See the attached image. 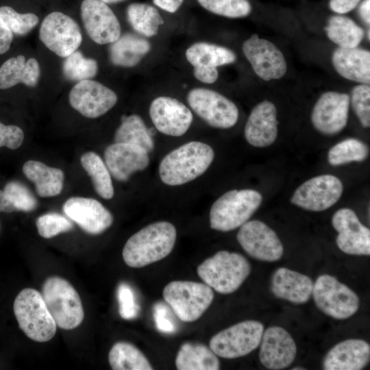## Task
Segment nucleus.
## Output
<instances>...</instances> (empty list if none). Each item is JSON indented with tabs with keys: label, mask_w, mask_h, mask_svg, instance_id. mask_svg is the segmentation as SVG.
<instances>
[{
	"label": "nucleus",
	"mask_w": 370,
	"mask_h": 370,
	"mask_svg": "<svg viewBox=\"0 0 370 370\" xmlns=\"http://www.w3.org/2000/svg\"><path fill=\"white\" fill-rule=\"evenodd\" d=\"M176 237V229L172 223H151L127 241L122 252L123 260L132 268H142L158 262L170 254Z\"/></svg>",
	"instance_id": "nucleus-1"
},
{
	"label": "nucleus",
	"mask_w": 370,
	"mask_h": 370,
	"mask_svg": "<svg viewBox=\"0 0 370 370\" xmlns=\"http://www.w3.org/2000/svg\"><path fill=\"white\" fill-rule=\"evenodd\" d=\"M214 158L213 149L199 141H190L167 153L160 161L161 181L169 186L186 184L204 173Z\"/></svg>",
	"instance_id": "nucleus-2"
},
{
	"label": "nucleus",
	"mask_w": 370,
	"mask_h": 370,
	"mask_svg": "<svg viewBox=\"0 0 370 370\" xmlns=\"http://www.w3.org/2000/svg\"><path fill=\"white\" fill-rule=\"evenodd\" d=\"M251 272V265L241 254L219 251L206 259L197 269L205 284L221 294L238 290Z\"/></svg>",
	"instance_id": "nucleus-3"
},
{
	"label": "nucleus",
	"mask_w": 370,
	"mask_h": 370,
	"mask_svg": "<svg viewBox=\"0 0 370 370\" xmlns=\"http://www.w3.org/2000/svg\"><path fill=\"white\" fill-rule=\"evenodd\" d=\"M262 201V195L253 189H234L225 193L211 206L210 227L221 232L240 227L248 221Z\"/></svg>",
	"instance_id": "nucleus-4"
},
{
	"label": "nucleus",
	"mask_w": 370,
	"mask_h": 370,
	"mask_svg": "<svg viewBox=\"0 0 370 370\" xmlns=\"http://www.w3.org/2000/svg\"><path fill=\"white\" fill-rule=\"evenodd\" d=\"M13 310L20 329L30 339L42 343L55 336L56 323L37 290L23 289L14 299Z\"/></svg>",
	"instance_id": "nucleus-5"
},
{
	"label": "nucleus",
	"mask_w": 370,
	"mask_h": 370,
	"mask_svg": "<svg viewBox=\"0 0 370 370\" xmlns=\"http://www.w3.org/2000/svg\"><path fill=\"white\" fill-rule=\"evenodd\" d=\"M41 295L60 328L73 330L82 323L84 312L81 299L66 280L59 276L48 278L42 284Z\"/></svg>",
	"instance_id": "nucleus-6"
},
{
	"label": "nucleus",
	"mask_w": 370,
	"mask_h": 370,
	"mask_svg": "<svg viewBox=\"0 0 370 370\" xmlns=\"http://www.w3.org/2000/svg\"><path fill=\"white\" fill-rule=\"evenodd\" d=\"M163 297L175 314L184 322L199 319L214 299V292L205 283L175 280L163 289Z\"/></svg>",
	"instance_id": "nucleus-7"
},
{
	"label": "nucleus",
	"mask_w": 370,
	"mask_h": 370,
	"mask_svg": "<svg viewBox=\"0 0 370 370\" xmlns=\"http://www.w3.org/2000/svg\"><path fill=\"white\" fill-rule=\"evenodd\" d=\"M312 295L317 307L336 319L352 317L360 306L359 297L351 288L328 274L318 277Z\"/></svg>",
	"instance_id": "nucleus-8"
},
{
	"label": "nucleus",
	"mask_w": 370,
	"mask_h": 370,
	"mask_svg": "<svg viewBox=\"0 0 370 370\" xmlns=\"http://www.w3.org/2000/svg\"><path fill=\"white\" fill-rule=\"evenodd\" d=\"M263 332L262 323L254 320L244 321L213 336L209 347L217 356L221 358L243 357L260 345Z\"/></svg>",
	"instance_id": "nucleus-9"
},
{
	"label": "nucleus",
	"mask_w": 370,
	"mask_h": 370,
	"mask_svg": "<svg viewBox=\"0 0 370 370\" xmlns=\"http://www.w3.org/2000/svg\"><path fill=\"white\" fill-rule=\"evenodd\" d=\"M186 99L192 110L211 127L227 129L237 123V106L214 90L195 88L188 92Z\"/></svg>",
	"instance_id": "nucleus-10"
},
{
	"label": "nucleus",
	"mask_w": 370,
	"mask_h": 370,
	"mask_svg": "<svg viewBox=\"0 0 370 370\" xmlns=\"http://www.w3.org/2000/svg\"><path fill=\"white\" fill-rule=\"evenodd\" d=\"M39 38L50 51L62 58L75 51L82 41L77 22L60 12H53L43 19Z\"/></svg>",
	"instance_id": "nucleus-11"
},
{
	"label": "nucleus",
	"mask_w": 370,
	"mask_h": 370,
	"mask_svg": "<svg viewBox=\"0 0 370 370\" xmlns=\"http://www.w3.org/2000/svg\"><path fill=\"white\" fill-rule=\"evenodd\" d=\"M343 191L342 182L337 177L321 175L306 181L294 192L291 202L303 209L320 212L334 205Z\"/></svg>",
	"instance_id": "nucleus-12"
},
{
	"label": "nucleus",
	"mask_w": 370,
	"mask_h": 370,
	"mask_svg": "<svg viewBox=\"0 0 370 370\" xmlns=\"http://www.w3.org/2000/svg\"><path fill=\"white\" fill-rule=\"evenodd\" d=\"M236 239L251 257L265 262L279 260L284 247L277 234L267 224L252 220L240 227Z\"/></svg>",
	"instance_id": "nucleus-13"
},
{
	"label": "nucleus",
	"mask_w": 370,
	"mask_h": 370,
	"mask_svg": "<svg viewBox=\"0 0 370 370\" xmlns=\"http://www.w3.org/2000/svg\"><path fill=\"white\" fill-rule=\"evenodd\" d=\"M243 52L256 74L264 81L282 78L287 66L282 51L271 42L253 34L242 45Z\"/></svg>",
	"instance_id": "nucleus-14"
},
{
	"label": "nucleus",
	"mask_w": 370,
	"mask_h": 370,
	"mask_svg": "<svg viewBox=\"0 0 370 370\" xmlns=\"http://www.w3.org/2000/svg\"><path fill=\"white\" fill-rule=\"evenodd\" d=\"M117 100V95L112 90L91 79L79 82L69 95L71 107L90 119L106 114L116 105Z\"/></svg>",
	"instance_id": "nucleus-15"
},
{
	"label": "nucleus",
	"mask_w": 370,
	"mask_h": 370,
	"mask_svg": "<svg viewBox=\"0 0 370 370\" xmlns=\"http://www.w3.org/2000/svg\"><path fill=\"white\" fill-rule=\"evenodd\" d=\"M185 55L194 68L195 77L204 84L217 81L218 66L232 64L236 60V56L232 50L205 42L194 43L186 49Z\"/></svg>",
	"instance_id": "nucleus-16"
},
{
	"label": "nucleus",
	"mask_w": 370,
	"mask_h": 370,
	"mask_svg": "<svg viewBox=\"0 0 370 370\" xmlns=\"http://www.w3.org/2000/svg\"><path fill=\"white\" fill-rule=\"evenodd\" d=\"M332 224L338 232L336 242L342 251L350 255H370V230L354 210L339 209L332 216Z\"/></svg>",
	"instance_id": "nucleus-17"
},
{
	"label": "nucleus",
	"mask_w": 370,
	"mask_h": 370,
	"mask_svg": "<svg viewBox=\"0 0 370 370\" xmlns=\"http://www.w3.org/2000/svg\"><path fill=\"white\" fill-rule=\"evenodd\" d=\"M80 10L85 30L95 42L110 44L119 38L120 23L106 3L100 0H83Z\"/></svg>",
	"instance_id": "nucleus-18"
},
{
	"label": "nucleus",
	"mask_w": 370,
	"mask_h": 370,
	"mask_svg": "<svg viewBox=\"0 0 370 370\" xmlns=\"http://www.w3.org/2000/svg\"><path fill=\"white\" fill-rule=\"evenodd\" d=\"M350 105V97L345 93L329 91L316 102L311 114L314 128L325 135H334L346 126Z\"/></svg>",
	"instance_id": "nucleus-19"
},
{
	"label": "nucleus",
	"mask_w": 370,
	"mask_h": 370,
	"mask_svg": "<svg viewBox=\"0 0 370 370\" xmlns=\"http://www.w3.org/2000/svg\"><path fill=\"white\" fill-rule=\"evenodd\" d=\"M149 116L160 132L171 136L184 135L193 119L191 111L182 102L166 96L158 97L151 101Z\"/></svg>",
	"instance_id": "nucleus-20"
},
{
	"label": "nucleus",
	"mask_w": 370,
	"mask_h": 370,
	"mask_svg": "<svg viewBox=\"0 0 370 370\" xmlns=\"http://www.w3.org/2000/svg\"><path fill=\"white\" fill-rule=\"evenodd\" d=\"M260 344V360L269 369H285L295 358L297 347L295 341L282 327L268 328L263 332Z\"/></svg>",
	"instance_id": "nucleus-21"
},
{
	"label": "nucleus",
	"mask_w": 370,
	"mask_h": 370,
	"mask_svg": "<svg viewBox=\"0 0 370 370\" xmlns=\"http://www.w3.org/2000/svg\"><path fill=\"white\" fill-rule=\"evenodd\" d=\"M62 208L71 219L90 234H101L113 223L111 212L92 198L71 197L66 201Z\"/></svg>",
	"instance_id": "nucleus-22"
},
{
	"label": "nucleus",
	"mask_w": 370,
	"mask_h": 370,
	"mask_svg": "<svg viewBox=\"0 0 370 370\" xmlns=\"http://www.w3.org/2000/svg\"><path fill=\"white\" fill-rule=\"evenodd\" d=\"M105 164L111 175L118 181H127L135 172L149 164V153L143 148L128 143H114L104 151Z\"/></svg>",
	"instance_id": "nucleus-23"
},
{
	"label": "nucleus",
	"mask_w": 370,
	"mask_h": 370,
	"mask_svg": "<svg viewBox=\"0 0 370 370\" xmlns=\"http://www.w3.org/2000/svg\"><path fill=\"white\" fill-rule=\"evenodd\" d=\"M278 121L275 105L263 101L251 110L245 126L246 140L256 147L272 145L278 136Z\"/></svg>",
	"instance_id": "nucleus-24"
},
{
	"label": "nucleus",
	"mask_w": 370,
	"mask_h": 370,
	"mask_svg": "<svg viewBox=\"0 0 370 370\" xmlns=\"http://www.w3.org/2000/svg\"><path fill=\"white\" fill-rule=\"evenodd\" d=\"M370 346L362 339H347L330 349L323 360L325 370H360L369 363Z\"/></svg>",
	"instance_id": "nucleus-25"
},
{
	"label": "nucleus",
	"mask_w": 370,
	"mask_h": 370,
	"mask_svg": "<svg viewBox=\"0 0 370 370\" xmlns=\"http://www.w3.org/2000/svg\"><path fill=\"white\" fill-rule=\"evenodd\" d=\"M313 285L308 275L285 267L275 270L271 280V290L276 297L297 304L309 300Z\"/></svg>",
	"instance_id": "nucleus-26"
},
{
	"label": "nucleus",
	"mask_w": 370,
	"mask_h": 370,
	"mask_svg": "<svg viewBox=\"0 0 370 370\" xmlns=\"http://www.w3.org/2000/svg\"><path fill=\"white\" fill-rule=\"evenodd\" d=\"M332 64L343 77L361 84L370 83V52L355 48L336 49L332 54Z\"/></svg>",
	"instance_id": "nucleus-27"
},
{
	"label": "nucleus",
	"mask_w": 370,
	"mask_h": 370,
	"mask_svg": "<svg viewBox=\"0 0 370 370\" xmlns=\"http://www.w3.org/2000/svg\"><path fill=\"white\" fill-rule=\"evenodd\" d=\"M40 75V65L35 58L26 60L22 55L12 57L0 67V89H8L19 83L34 87L38 82Z\"/></svg>",
	"instance_id": "nucleus-28"
},
{
	"label": "nucleus",
	"mask_w": 370,
	"mask_h": 370,
	"mask_svg": "<svg viewBox=\"0 0 370 370\" xmlns=\"http://www.w3.org/2000/svg\"><path fill=\"white\" fill-rule=\"evenodd\" d=\"M22 169L25 176L34 184L39 197H51L61 193L64 179L61 169L36 160L25 162Z\"/></svg>",
	"instance_id": "nucleus-29"
},
{
	"label": "nucleus",
	"mask_w": 370,
	"mask_h": 370,
	"mask_svg": "<svg viewBox=\"0 0 370 370\" xmlns=\"http://www.w3.org/2000/svg\"><path fill=\"white\" fill-rule=\"evenodd\" d=\"M150 49L151 45L145 38L125 33L110 43V60L115 66L132 67L137 65Z\"/></svg>",
	"instance_id": "nucleus-30"
},
{
	"label": "nucleus",
	"mask_w": 370,
	"mask_h": 370,
	"mask_svg": "<svg viewBox=\"0 0 370 370\" xmlns=\"http://www.w3.org/2000/svg\"><path fill=\"white\" fill-rule=\"evenodd\" d=\"M178 370H218L219 360L214 352L206 345L187 342L182 345L175 358Z\"/></svg>",
	"instance_id": "nucleus-31"
},
{
	"label": "nucleus",
	"mask_w": 370,
	"mask_h": 370,
	"mask_svg": "<svg viewBox=\"0 0 370 370\" xmlns=\"http://www.w3.org/2000/svg\"><path fill=\"white\" fill-rule=\"evenodd\" d=\"M328 38L341 48H355L364 37V30L352 18L343 16H332L325 27Z\"/></svg>",
	"instance_id": "nucleus-32"
},
{
	"label": "nucleus",
	"mask_w": 370,
	"mask_h": 370,
	"mask_svg": "<svg viewBox=\"0 0 370 370\" xmlns=\"http://www.w3.org/2000/svg\"><path fill=\"white\" fill-rule=\"evenodd\" d=\"M114 143L139 146L148 153L154 149V142L143 119L137 114L125 116L115 132Z\"/></svg>",
	"instance_id": "nucleus-33"
},
{
	"label": "nucleus",
	"mask_w": 370,
	"mask_h": 370,
	"mask_svg": "<svg viewBox=\"0 0 370 370\" xmlns=\"http://www.w3.org/2000/svg\"><path fill=\"white\" fill-rule=\"evenodd\" d=\"M108 361L113 370L153 369L143 353L125 341H119L112 345L108 354Z\"/></svg>",
	"instance_id": "nucleus-34"
},
{
	"label": "nucleus",
	"mask_w": 370,
	"mask_h": 370,
	"mask_svg": "<svg viewBox=\"0 0 370 370\" xmlns=\"http://www.w3.org/2000/svg\"><path fill=\"white\" fill-rule=\"evenodd\" d=\"M80 162L90 177L95 192L105 199H112L114 192L111 174L100 156L88 151L81 156Z\"/></svg>",
	"instance_id": "nucleus-35"
},
{
	"label": "nucleus",
	"mask_w": 370,
	"mask_h": 370,
	"mask_svg": "<svg viewBox=\"0 0 370 370\" xmlns=\"http://www.w3.org/2000/svg\"><path fill=\"white\" fill-rule=\"evenodd\" d=\"M127 20L132 27L138 34L153 36L158 32L164 20L158 10L149 4L134 3L127 8Z\"/></svg>",
	"instance_id": "nucleus-36"
},
{
	"label": "nucleus",
	"mask_w": 370,
	"mask_h": 370,
	"mask_svg": "<svg viewBox=\"0 0 370 370\" xmlns=\"http://www.w3.org/2000/svg\"><path fill=\"white\" fill-rule=\"evenodd\" d=\"M36 207L37 200L34 195L19 182H10L0 190V212H30Z\"/></svg>",
	"instance_id": "nucleus-37"
},
{
	"label": "nucleus",
	"mask_w": 370,
	"mask_h": 370,
	"mask_svg": "<svg viewBox=\"0 0 370 370\" xmlns=\"http://www.w3.org/2000/svg\"><path fill=\"white\" fill-rule=\"evenodd\" d=\"M369 151L368 146L362 141L347 138L331 147L328 153V161L332 166L362 162L367 159Z\"/></svg>",
	"instance_id": "nucleus-38"
},
{
	"label": "nucleus",
	"mask_w": 370,
	"mask_h": 370,
	"mask_svg": "<svg viewBox=\"0 0 370 370\" xmlns=\"http://www.w3.org/2000/svg\"><path fill=\"white\" fill-rule=\"evenodd\" d=\"M98 71L97 62L85 58L79 51H75L65 58L62 64L64 76L69 80L80 82L94 77Z\"/></svg>",
	"instance_id": "nucleus-39"
},
{
	"label": "nucleus",
	"mask_w": 370,
	"mask_h": 370,
	"mask_svg": "<svg viewBox=\"0 0 370 370\" xmlns=\"http://www.w3.org/2000/svg\"><path fill=\"white\" fill-rule=\"evenodd\" d=\"M208 11L228 18H242L251 12L248 0H197Z\"/></svg>",
	"instance_id": "nucleus-40"
},
{
	"label": "nucleus",
	"mask_w": 370,
	"mask_h": 370,
	"mask_svg": "<svg viewBox=\"0 0 370 370\" xmlns=\"http://www.w3.org/2000/svg\"><path fill=\"white\" fill-rule=\"evenodd\" d=\"M0 20L13 34L21 36L28 34L39 21L33 13L21 14L7 5L0 7Z\"/></svg>",
	"instance_id": "nucleus-41"
},
{
	"label": "nucleus",
	"mask_w": 370,
	"mask_h": 370,
	"mask_svg": "<svg viewBox=\"0 0 370 370\" xmlns=\"http://www.w3.org/2000/svg\"><path fill=\"white\" fill-rule=\"evenodd\" d=\"M36 225L39 235L45 238H50L68 232L73 227L70 221L57 213H47L39 217Z\"/></svg>",
	"instance_id": "nucleus-42"
},
{
	"label": "nucleus",
	"mask_w": 370,
	"mask_h": 370,
	"mask_svg": "<svg viewBox=\"0 0 370 370\" xmlns=\"http://www.w3.org/2000/svg\"><path fill=\"white\" fill-rule=\"evenodd\" d=\"M350 102L352 108L364 127L370 126V86L358 85L352 90Z\"/></svg>",
	"instance_id": "nucleus-43"
},
{
	"label": "nucleus",
	"mask_w": 370,
	"mask_h": 370,
	"mask_svg": "<svg viewBox=\"0 0 370 370\" xmlns=\"http://www.w3.org/2000/svg\"><path fill=\"white\" fill-rule=\"evenodd\" d=\"M117 298L121 317L125 319L136 318L140 308L131 286L125 282L120 284L117 291Z\"/></svg>",
	"instance_id": "nucleus-44"
},
{
	"label": "nucleus",
	"mask_w": 370,
	"mask_h": 370,
	"mask_svg": "<svg viewBox=\"0 0 370 370\" xmlns=\"http://www.w3.org/2000/svg\"><path fill=\"white\" fill-rule=\"evenodd\" d=\"M24 133L21 128L14 125H4L0 122V148L6 147L16 149L23 144Z\"/></svg>",
	"instance_id": "nucleus-45"
},
{
	"label": "nucleus",
	"mask_w": 370,
	"mask_h": 370,
	"mask_svg": "<svg viewBox=\"0 0 370 370\" xmlns=\"http://www.w3.org/2000/svg\"><path fill=\"white\" fill-rule=\"evenodd\" d=\"M167 306L162 302H158L153 306V317L156 328L162 332L173 333L176 327L173 323Z\"/></svg>",
	"instance_id": "nucleus-46"
},
{
	"label": "nucleus",
	"mask_w": 370,
	"mask_h": 370,
	"mask_svg": "<svg viewBox=\"0 0 370 370\" xmlns=\"http://www.w3.org/2000/svg\"><path fill=\"white\" fill-rule=\"evenodd\" d=\"M361 0H329V7L334 12L343 14L353 10Z\"/></svg>",
	"instance_id": "nucleus-47"
},
{
	"label": "nucleus",
	"mask_w": 370,
	"mask_h": 370,
	"mask_svg": "<svg viewBox=\"0 0 370 370\" xmlns=\"http://www.w3.org/2000/svg\"><path fill=\"white\" fill-rule=\"evenodd\" d=\"M13 40V33L0 20V55L7 52Z\"/></svg>",
	"instance_id": "nucleus-48"
},
{
	"label": "nucleus",
	"mask_w": 370,
	"mask_h": 370,
	"mask_svg": "<svg viewBox=\"0 0 370 370\" xmlns=\"http://www.w3.org/2000/svg\"><path fill=\"white\" fill-rule=\"evenodd\" d=\"M153 1L160 8L174 13L181 6L184 0H153Z\"/></svg>",
	"instance_id": "nucleus-49"
},
{
	"label": "nucleus",
	"mask_w": 370,
	"mask_h": 370,
	"mask_svg": "<svg viewBox=\"0 0 370 370\" xmlns=\"http://www.w3.org/2000/svg\"><path fill=\"white\" fill-rule=\"evenodd\" d=\"M358 12L362 20L368 25L370 24V0H364L360 3Z\"/></svg>",
	"instance_id": "nucleus-50"
},
{
	"label": "nucleus",
	"mask_w": 370,
	"mask_h": 370,
	"mask_svg": "<svg viewBox=\"0 0 370 370\" xmlns=\"http://www.w3.org/2000/svg\"><path fill=\"white\" fill-rule=\"evenodd\" d=\"M102 2L106 3V4H110V3H116L119 2L123 1L125 0H100Z\"/></svg>",
	"instance_id": "nucleus-51"
},
{
	"label": "nucleus",
	"mask_w": 370,
	"mask_h": 370,
	"mask_svg": "<svg viewBox=\"0 0 370 370\" xmlns=\"http://www.w3.org/2000/svg\"><path fill=\"white\" fill-rule=\"evenodd\" d=\"M292 369L293 370H297V369L302 370V369H305L302 368L301 367H295L293 368Z\"/></svg>",
	"instance_id": "nucleus-52"
}]
</instances>
